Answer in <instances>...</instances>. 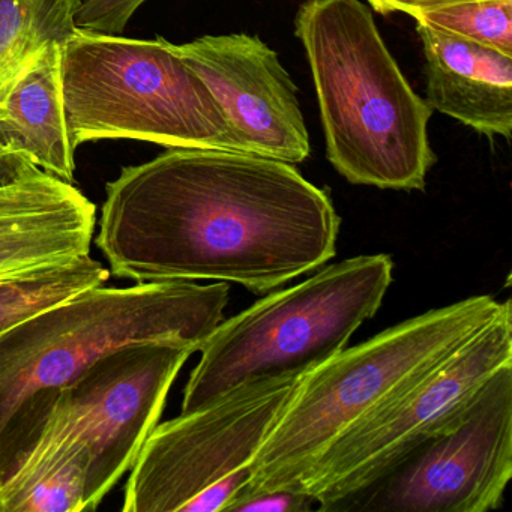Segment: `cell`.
Returning <instances> with one entry per match:
<instances>
[{"label": "cell", "mask_w": 512, "mask_h": 512, "mask_svg": "<svg viewBox=\"0 0 512 512\" xmlns=\"http://www.w3.org/2000/svg\"><path fill=\"white\" fill-rule=\"evenodd\" d=\"M95 244L134 283L211 280L272 292L337 254L331 197L293 164L169 149L106 185Z\"/></svg>", "instance_id": "cell-1"}, {"label": "cell", "mask_w": 512, "mask_h": 512, "mask_svg": "<svg viewBox=\"0 0 512 512\" xmlns=\"http://www.w3.org/2000/svg\"><path fill=\"white\" fill-rule=\"evenodd\" d=\"M301 40L319 101L326 155L350 184L424 190L436 154L433 110L413 92L361 0H308Z\"/></svg>", "instance_id": "cell-2"}, {"label": "cell", "mask_w": 512, "mask_h": 512, "mask_svg": "<svg viewBox=\"0 0 512 512\" xmlns=\"http://www.w3.org/2000/svg\"><path fill=\"white\" fill-rule=\"evenodd\" d=\"M509 302L481 295L436 308L341 350L305 374L254 457L250 481L233 502L293 490L337 440L421 382Z\"/></svg>", "instance_id": "cell-3"}, {"label": "cell", "mask_w": 512, "mask_h": 512, "mask_svg": "<svg viewBox=\"0 0 512 512\" xmlns=\"http://www.w3.org/2000/svg\"><path fill=\"white\" fill-rule=\"evenodd\" d=\"M229 295L221 281L103 284L23 320L0 335V440L31 398L59 394L119 347L169 340L200 352Z\"/></svg>", "instance_id": "cell-4"}, {"label": "cell", "mask_w": 512, "mask_h": 512, "mask_svg": "<svg viewBox=\"0 0 512 512\" xmlns=\"http://www.w3.org/2000/svg\"><path fill=\"white\" fill-rule=\"evenodd\" d=\"M392 272L388 254L352 257L223 320L200 349L182 412L266 383L301 379L346 349L359 326L376 316Z\"/></svg>", "instance_id": "cell-5"}, {"label": "cell", "mask_w": 512, "mask_h": 512, "mask_svg": "<svg viewBox=\"0 0 512 512\" xmlns=\"http://www.w3.org/2000/svg\"><path fill=\"white\" fill-rule=\"evenodd\" d=\"M164 38L76 29L62 44L68 134L83 143L131 139L169 149L238 152L205 83Z\"/></svg>", "instance_id": "cell-6"}, {"label": "cell", "mask_w": 512, "mask_h": 512, "mask_svg": "<svg viewBox=\"0 0 512 512\" xmlns=\"http://www.w3.org/2000/svg\"><path fill=\"white\" fill-rule=\"evenodd\" d=\"M299 379L245 389L154 428L125 485L124 512H226Z\"/></svg>", "instance_id": "cell-7"}, {"label": "cell", "mask_w": 512, "mask_h": 512, "mask_svg": "<svg viewBox=\"0 0 512 512\" xmlns=\"http://www.w3.org/2000/svg\"><path fill=\"white\" fill-rule=\"evenodd\" d=\"M512 362V308L491 320L421 382L334 443L293 490L331 512L410 452L451 427L490 379Z\"/></svg>", "instance_id": "cell-8"}, {"label": "cell", "mask_w": 512, "mask_h": 512, "mask_svg": "<svg viewBox=\"0 0 512 512\" xmlns=\"http://www.w3.org/2000/svg\"><path fill=\"white\" fill-rule=\"evenodd\" d=\"M512 476V362L491 374L463 415L331 512H488Z\"/></svg>", "instance_id": "cell-9"}, {"label": "cell", "mask_w": 512, "mask_h": 512, "mask_svg": "<svg viewBox=\"0 0 512 512\" xmlns=\"http://www.w3.org/2000/svg\"><path fill=\"white\" fill-rule=\"evenodd\" d=\"M193 353L196 349L181 341L127 344L101 356L59 391L50 415L79 434L91 452L86 511H95L130 472Z\"/></svg>", "instance_id": "cell-10"}, {"label": "cell", "mask_w": 512, "mask_h": 512, "mask_svg": "<svg viewBox=\"0 0 512 512\" xmlns=\"http://www.w3.org/2000/svg\"><path fill=\"white\" fill-rule=\"evenodd\" d=\"M172 49L211 92L239 154L287 164L310 157L298 89L259 37L206 35Z\"/></svg>", "instance_id": "cell-11"}, {"label": "cell", "mask_w": 512, "mask_h": 512, "mask_svg": "<svg viewBox=\"0 0 512 512\" xmlns=\"http://www.w3.org/2000/svg\"><path fill=\"white\" fill-rule=\"evenodd\" d=\"M97 206L50 173L0 190V277L91 254Z\"/></svg>", "instance_id": "cell-12"}, {"label": "cell", "mask_w": 512, "mask_h": 512, "mask_svg": "<svg viewBox=\"0 0 512 512\" xmlns=\"http://www.w3.org/2000/svg\"><path fill=\"white\" fill-rule=\"evenodd\" d=\"M416 31L430 109L484 136L511 139L512 56L425 26Z\"/></svg>", "instance_id": "cell-13"}, {"label": "cell", "mask_w": 512, "mask_h": 512, "mask_svg": "<svg viewBox=\"0 0 512 512\" xmlns=\"http://www.w3.org/2000/svg\"><path fill=\"white\" fill-rule=\"evenodd\" d=\"M0 143L73 184L76 149L65 116L62 44L44 49L0 95Z\"/></svg>", "instance_id": "cell-14"}, {"label": "cell", "mask_w": 512, "mask_h": 512, "mask_svg": "<svg viewBox=\"0 0 512 512\" xmlns=\"http://www.w3.org/2000/svg\"><path fill=\"white\" fill-rule=\"evenodd\" d=\"M89 466L82 437L49 415L34 451L0 484V512H85Z\"/></svg>", "instance_id": "cell-15"}, {"label": "cell", "mask_w": 512, "mask_h": 512, "mask_svg": "<svg viewBox=\"0 0 512 512\" xmlns=\"http://www.w3.org/2000/svg\"><path fill=\"white\" fill-rule=\"evenodd\" d=\"M82 0H0V95L53 43L76 31Z\"/></svg>", "instance_id": "cell-16"}, {"label": "cell", "mask_w": 512, "mask_h": 512, "mask_svg": "<svg viewBox=\"0 0 512 512\" xmlns=\"http://www.w3.org/2000/svg\"><path fill=\"white\" fill-rule=\"evenodd\" d=\"M110 271L91 254L0 277V335L83 290L103 286Z\"/></svg>", "instance_id": "cell-17"}, {"label": "cell", "mask_w": 512, "mask_h": 512, "mask_svg": "<svg viewBox=\"0 0 512 512\" xmlns=\"http://www.w3.org/2000/svg\"><path fill=\"white\" fill-rule=\"evenodd\" d=\"M407 16L416 25L512 56V0H437Z\"/></svg>", "instance_id": "cell-18"}, {"label": "cell", "mask_w": 512, "mask_h": 512, "mask_svg": "<svg viewBox=\"0 0 512 512\" xmlns=\"http://www.w3.org/2000/svg\"><path fill=\"white\" fill-rule=\"evenodd\" d=\"M146 0H82L74 16V26L82 31L121 35L131 17Z\"/></svg>", "instance_id": "cell-19"}, {"label": "cell", "mask_w": 512, "mask_h": 512, "mask_svg": "<svg viewBox=\"0 0 512 512\" xmlns=\"http://www.w3.org/2000/svg\"><path fill=\"white\" fill-rule=\"evenodd\" d=\"M317 509V502L298 490H275L242 497L227 512H307Z\"/></svg>", "instance_id": "cell-20"}, {"label": "cell", "mask_w": 512, "mask_h": 512, "mask_svg": "<svg viewBox=\"0 0 512 512\" xmlns=\"http://www.w3.org/2000/svg\"><path fill=\"white\" fill-rule=\"evenodd\" d=\"M41 172L31 158L0 143V190L28 181Z\"/></svg>", "instance_id": "cell-21"}, {"label": "cell", "mask_w": 512, "mask_h": 512, "mask_svg": "<svg viewBox=\"0 0 512 512\" xmlns=\"http://www.w3.org/2000/svg\"><path fill=\"white\" fill-rule=\"evenodd\" d=\"M373 10L377 13L389 14L398 11V13H410L418 8L427 7L434 4L437 0H368Z\"/></svg>", "instance_id": "cell-22"}]
</instances>
